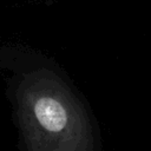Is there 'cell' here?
<instances>
[{
	"label": "cell",
	"mask_w": 151,
	"mask_h": 151,
	"mask_svg": "<svg viewBox=\"0 0 151 151\" xmlns=\"http://www.w3.org/2000/svg\"><path fill=\"white\" fill-rule=\"evenodd\" d=\"M19 61L12 101L22 151H104L92 106L65 68L35 51Z\"/></svg>",
	"instance_id": "obj_1"
}]
</instances>
